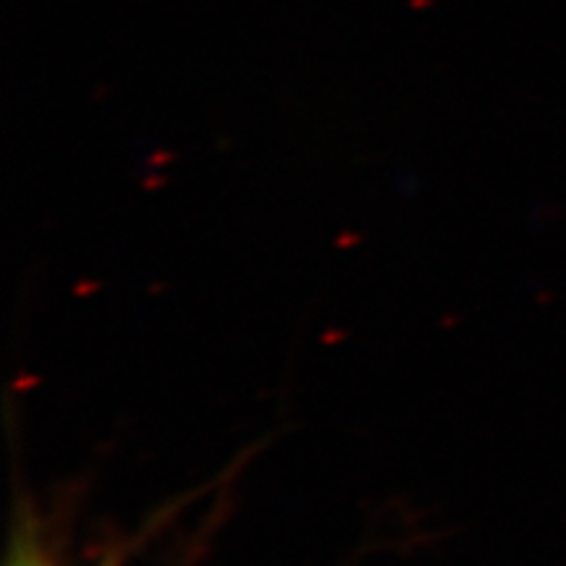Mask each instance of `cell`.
Masks as SVG:
<instances>
[{"label":"cell","instance_id":"6da1fadb","mask_svg":"<svg viewBox=\"0 0 566 566\" xmlns=\"http://www.w3.org/2000/svg\"><path fill=\"white\" fill-rule=\"evenodd\" d=\"M6 566H63L51 548L45 546V541L38 535V530L32 525H19L13 527V537L9 546V556H6Z\"/></svg>","mask_w":566,"mask_h":566}]
</instances>
